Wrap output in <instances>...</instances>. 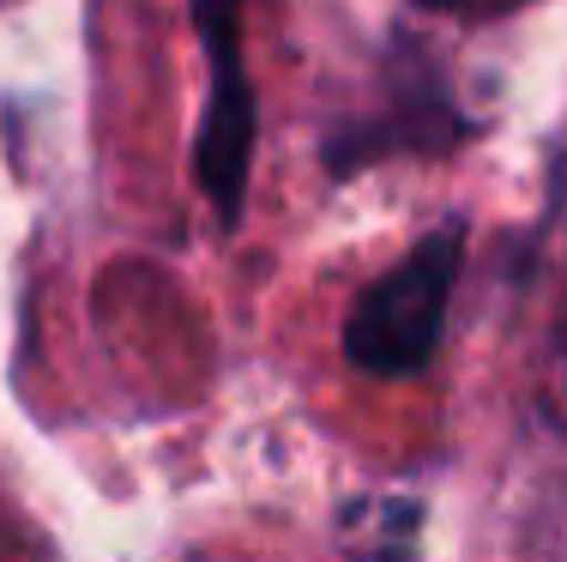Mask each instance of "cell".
Segmentation results:
<instances>
[{
    "label": "cell",
    "mask_w": 567,
    "mask_h": 562,
    "mask_svg": "<svg viewBox=\"0 0 567 562\" xmlns=\"http://www.w3.org/2000/svg\"><path fill=\"white\" fill-rule=\"evenodd\" d=\"M458 254H465V231L447 224L429 243L411 248V260L399 273H386L369 297L350 315V364L369 375H411L429 364L441 339V315H447L453 278H458Z\"/></svg>",
    "instance_id": "6da1fadb"
},
{
    "label": "cell",
    "mask_w": 567,
    "mask_h": 562,
    "mask_svg": "<svg viewBox=\"0 0 567 562\" xmlns=\"http://www.w3.org/2000/svg\"><path fill=\"white\" fill-rule=\"evenodd\" d=\"M199 19H206L212 67H218L206 133H199V170H206V187L218 194V212L236 218L241 212V176H248V145H254V98H248V79H241L236 24L218 19V0H199Z\"/></svg>",
    "instance_id": "7a4b0ae2"
}]
</instances>
